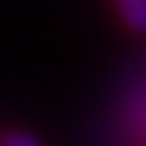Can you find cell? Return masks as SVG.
<instances>
[{
	"mask_svg": "<svg viewBox=\"0 0 146 146\" xmlns=\"http://www.w3.org/2000/svg\"><path fill=\"white\" fill-rule=\"evenodd\" d=\"M117 6L131 29H146V0H117Z\"/></svg>",
	"mask_w": 146,
	"mask_h": 146,
	"instance_id": "cell-1",
	"label": "cell"
},
{
	"mask_svg": "<svg viewBox=\"0 0 146 146\" xmlns=\"http://www.w3.org/2000/svg\"><path fill=\"white\" fill-rule=\"evenodd\" d=\"M3 146H38V140H32L29 135H9Z\"/></svg>",
	"mask_w": 146,
	"mask_h": 146,
	"instance_id": "cell-2",
	"label": "cell"
}]
</instances>
